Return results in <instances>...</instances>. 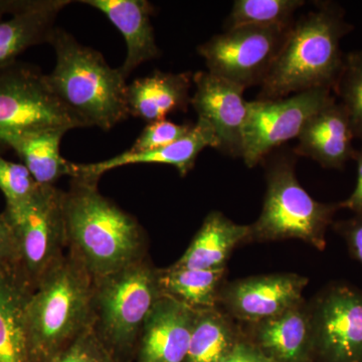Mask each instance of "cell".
<instances>
[{
	"label": "cell",
	"mask_w": 362,
	"mask_h": 362,
	"mask_svg": "<svg viewBox=\"0 0 362 362\" xmlns=\"http://www.w3.org/2000/svg\"><path fill=\"white\" fill-rule=\"evenodd\" d=\"M303 0H235L226 30L243 25H292Z\"/></svg>",
	"instance_id": "26"
},
{
	"label": "cell",
	"mask_w": 362,
	"mask_h": 362,
	"mask_svg": "<svg viewBox=\"0 0 362 362\" xmlns=\"http://www.w3.org/2000/svg\"><path fill=\"white\" fill-rule=\"evenodd\" d=\"M81 128L49 89L45 75L16 62L0 70V156L9 143L28 131Z\"/></svg>",
	"instance_id": "8"
},
{
	"label": "cell",
	"mask_w": 362,
	"mask_h": 362,
	"mask_svg": "<svg viewBox=\"0 0 362 362\" xmlns=\"http://www.w3.org/2000/svg\"><path fill=\"white\" fill-rule=\"evenodd\" d=\"M98 181L71 178L63 195L66 252L93 279L146 259L148 247L137 218L100 194Z\"/></svg>",
	"instance_id": "1"
},
{
	"label": "cell",
	"mask_w": 362,
	"mask_h": 362,
	"mask_svg": "<svg viewBox=\"0 0 362 362\" xmlns=\"http://www.w3.org/2000/svg\"><path fill=\"white\" fill-rule=\"evenodd\" d=\"M101 349L90 328L47 362H98Z\"/></svg>",
	"instance_id": "30"
},
{
	"label": "cell",
	"mask_w": 362,
	"mask_h": 362,
	"mask_svg": "<svg viewBox=\"0 0 362 362\" xmlns=\"http://www.w3.org/2000/svg\"><path fill=\"white\" fill-rule=\"evenodd\" d=\"M54 1L56 0H0V18L6 14L14 16L45 8L52 6Z\"/></svg>",
	"instance_id": "34"
},
{
	"label": "cell",
	"mask_w": 362,
	"mask_h": 362,
	"mask_svg": "<svg viewBox=\"0 0 362 362\" xmlns=\"http://www.w3.org/2000/svg\"><path fill=\"white\" fill-rule=\"evenodd\" d=\"M185 362H218L244 338L242 325L218 307L194 310Z\"/></svg>",
	"instance_id": "24"
},
{
	"label": "cell",
	"mask_w": 362,
	"mask_h": 362,
	"mask_svg": "<svg viewBox=\"0 0 362 362\" xmlns=\"http://www.w3.org/2000/svg\"><path fill=\"white\" fill-rule=\"evenodd\" d=\"M313 362H362V290L324 288L308 304Z\"/></svg>",
	"instance_id": "11"
},
{
	"label": "cell",
	"mask_w": 362,
	"mask_h": 362,
	"mask_svg": "<svg viewBox=\"0 0 362 362\" xmlns=\"http://www.w3.org/2000/svg\"><path fill=\"white\" fill-rule=\"evenodd\" d=\"M192 82L195 93L190 104L199 118L213 128L218 150L233 158L242 157L249 105L244 98L246 89L209 71H197Z\"/></svg>",
	"instance_id": "13"
},
{
	"label": "cell",
	"mask_w": 362,
	"mask_h": 362,
	"mask_svg": "<svg viewBox=\"0 0 362 362\" xmlns=\"http://www.w3.org/2000/svg\"><path fill=\"white\" fill-rule=\"evenodd\" d=\"M250 226L238 225L221 211L206 216L189 247L173 267L192 270L226 268L233 250L247 243Z\"/></svg>",
	"instance_id": "20"
},
{
	"label": "cell",
	"mask_w": 362,
	"mask_h": 362,
	"mask_svg": "<svg viewBox=\"0 0 362 362\" xmlns=\"http://www.w3.org/2000/svg\"><path fill=\"white\" fill-rule=\"evenodd\" d=\"M163 296L148 258L94 279L92 329L115 362H132L143 325Z\"/></svg>",
	"instance_id": "5"
},
{
	"label": "cell",
	"mask_w": 362,
	"mask_h": 362,
	"mask_svg": "<svg viewBox=\"0 0 362 362\" xmlns=\"http://www.w3.org/2000/svg\"><path fill=\"white\" fill-rule=\"evenodd\" d=\"M354 160L357 164V181L356 188L352 194L349 195V199L339 202L340 209H346L351 211L352 213H362V147L356 150Z\"/></svg>",
	"instance_id": "35"
},
{
	"label": "cell",
	"mask_w": 362,
	"mask_h": 362,
	"mask_svg": "<svg viewBox=\"0 0 362 362\" xmlns=\"http://www.w3.org/2000/svg\"><path fill=\"white\" fill-rule=\"evenodd\" d=\"M98 362H115L113 361V358L110 356V354L106 351L102 347L101 352H100L99 359H98Z\"/></svg>",
	"instance_id": "36"
},
{
	"label": "cell",
	"mask_w": 362,
	"mask_h": 362,
	"mask_svg": "<svg viewBox=\"0 0 362 362\" xmlns=\"http://www.w3.org/2000/svg\"><path fill=\"white\" fill-rule=\"evenodd\" d=\"M295 21L282 51L261 86L257 100H277L305 90H333L342 71L341 40L354 30L345 11L332 1Z\"/></svg>",
	"instance_id": "2"
},
{
	"label": "cell",
	"mask_w": 362,
	"mask_h": 362,
	"mask_svg": "<svg viewBox=\"0 0 362 362\" xmlns=\"http://www.w3.org/2000/svg\"><path fill=\"white\" fill-rule=\"evenodd\" d=\"M207 147L218 150L220 143L211 126L199 118L185 137L168 146L138 153H132L127 150L119 156L96 163H74L73 177L100 180L101 176L108 171L139 163L166 164L177 169L181 176H185L194 168L199 153Z\"/></svg>",
	"instance_id": "15"
},
{
	"label": "cell",
	"mask_w": 362,
	"mask_h": 362,
	"mask_svg": "<svg viewBox=\"0 0 362 362\" xmlns=\"http://www.w3.org/2000/svg\"><path fill=\"white\" fill-rule=\"evenodd\" d=\"M332 226L346 243L352 258L362 265V213L356 214L347 220L335 221Z\"/></svg>",
	"instance_id": "32"
},
{
	"label": "cell",
	"mask_w": 362,
	"mask_h": 362,
	"mask_svg": "<svg viewBox=\"0 0 362 362\" xmlns=\"http://www.w3.org/2000/svg\"><path fill=\"white\" fill-rule=\"evenodd\" d=\"M194 312L162 296L143 325L132 362H185Z\"/></svg>",
	"instance_id": "14"
},
{
	"label": "cell",
	"mask_w": 362,
	"mask_h": 362,
	"mask_svg": "<svg viewBox=\"0 0 362 362\" xmlns=\"http://www.w3.org/2000/svg\"><path fill=\"white\" fill-rule=\"evenodd\" d=\"M81 4L101 11L122 33L127 54L119 70L126 80L143 63L160 56L151 23L154 6L147 0H83Z\"/></svg>",
	"instance_id": "18"
},
{
	"label": "cell",
	"mask_w": 362,
	"mask_h": 362,
	"mask_svg": "<svg viewBox=\"0 0 362 362\" xmlns=\"http://www.w3.org/2000/svg\"><path fill=\"white\" fill-rule=\"evenodd\" d=\"M194 124H177L171 121L149 123L128 151L132 153L163 148L185 137Z\"/></svg>",
	"instance_id": "29"
},
{
	"label": "cell",
	"mask_w": 362,
	"mask_h": 362,
	"mask_svg": "<svg viewBox=\"0 0 362 362\" xmlns=\"http://www.w3.org/2000/svg\"><path fill=\"white\" fill-rule=\"evenodd\" d=\"M226 268L213 270L158 269L159 287L163 296L173 298L185 306L201 310L216 308L225 284Z\"/></svg>",
	"instance_id": "25"
},
{
	"label": "cell",
	"mask_w": 362,
	"mask_h": 362,
	"mask_svg": "<svg viewBox=\"0 0 362 362\" xmlns=\"http://www.w3.org/2000/svg\"><path fill=\"white\" fill-rule=\"evenodd\" d=\"M242 328L245 337L271 362H313L310 316L305 301L280 315Z\"/></svg>",
	"instance_id": "16"
},
{
	"label": "cell",
	"mask_w": 362,
	"mask_h": 362,
	"mask_svg": "<svg viewBox=\"0 0 362 362\" xmlns=\"http://www.w3.org/2000/svg\"><path fill=\"white\" fill-rule=\"evenodd\" d=\"M192 77L190 73L156 70L146 77L136 78L127 86L130 116L149 124L164 120L175 112H187L192 101Z\"/></svg>",
	"instance_id": "19"
},
{
	"label": "cell",
	"mask_w": 362,
	"mask_h": 362,
	"mask_svg": "<svg viewBox=\"0 0 362 362\" xmlns=\"http://www.w3.org/2000/svg\"><path fill=\"white\" fill-rule=\"evenodd\" d=\"M94 279L68 254L30 293L25 308L32 362H47L92 328Z\"/></svg>",
	"instance_id": "4"
},
{
	"label": "cell",
	"mask_w": 362,
	"mask_h": 362,
	"mask_svg": "<svg viewBox=\"0 0 362 362\" xmlns=\"http://www.w3.org/2000/svg\"><path fill=\"white\" fill-rule=\"evenodd\" d=\"M40 187L23 163L0 156V190L6 197V206H18L30 201Z\"/></svg>",
	"instance_id": "28"
},
{
	"label": "cell",
	"mask_w": 362,
	"mask_h": 362,
	"mask_svg": "<svg viewBox=\"0 0 362 362\" xmlns=\"http://www.w3.org/2000/svg\"><path fill=\"white\" fill-rule=\"evenodd\" d=\"M294 25V23H293ZM292 25H243L197 47L209 73L247 88L262 86L289 37Z\"/></svg>",
	"instance_id": "9"
},
{
	"label": "cell",
	"mask_w": 362,
	"mask_h": 362,
	"mask_svg": "<svg viewBox=\"0 0 362 362\" xmlns=\"http://www.w3.org/2000/svg\"><path fill=\"white\" fill-rule=\"evenodd\" d=\"M245 334V333H244ZM218 362H271L261 350L244 337L237 346Z\"/></svg>",
	"instance_id": "33"
},
{
	"label": "cell",
	"mask_w": 362,
	"mask_h": 362,
	"mask_svg": "<svg viewBox=\"0 0 362 362\" xmlns=\"http://www.w3.org/2000/svg\"><path fill=\"white\" fill-rule=\"evenodd\" d=\"M354 131L342 105L334 102L309 119L298 136L294 151L309 157L324 168L342 169L356 156Z\"/></svg>",
	"instance_id": "17"
},
{
	"label": "cell",
	"mask_w": 362,
	"mask_h": 362,
	"mask_svg": "<svg viewBox=\"0 0 362 362\" xmlns=\"http://www.w3.org/2000/svg\"><path fill=\"white\" fill-rule=\"evenodd\" d=\"M30 295L21 280L0 272V362H32L25 324Z\"/></svg>",
	"instance_id": "23"
},
{
	"label": "cell",
	"mask_w": 362,
	"mask_h": 362,
	"mask_svg": "<svg viewBox=\"0 0 362 362\" xmlns=\"http://www.w3.org/2000/svg\"><path fill=\"white\" fill-rule=\"evenodd\" d=\"M337 100L333 90L314 89L277 100L247 105L242 158L249 168L265 160L273 149L299 136L312 116Z\"/></svg>",
	"instance_id": "10"
},
{
	"label": "cell",
	"mask_w": 362,
	"mask_h": 362,
	"mask_svg": "<svg viewBox=\"0 0 362 362\" xmlns=\"http://www.w3.org/2000/svg\"><path fill=\"white\" fill-rule=\"evenodd\" d=\"M63 195L56 185L40 187L30 201L4 209L18 247L20 278L30 293L65 257Z\"/></svg>",
	"instance_id": "7"
},
{
	"label": "cell",
	"mask_w": 362,
	"mask_h": 362,
	"mask_svg": "<svg viewBox=\"0 0 362 362\" xmlns=\"http://www.w3.org/2000/svg\"><path fill=\"white\" fill-rule=\"evenodd\" d=\"M70 4V0H56L51 6L0 21V70L16 64L30 47L51 45L57 16Z\"/></svg>",
	"instance_id": "22"
},
{
	"label": "cell",
	"mask_w": 362,
	"mask_h": 362,
	"mask_svg": "<svg viewBox=\"0 0 362 362\" xmlns=\"http://www.w3.org/2000/svg\"><path fill=\"white\" fill-rule=\"evenodd\" d=\"M69 130L45 128L28 131L9 143L21 163L40 187H52L63 176H74V163L66 160L59 152L62 138Z\"/></svg>",
	"instance_id": "21"
},
{
	"label": "cell",
	"mask_w": 362,
	"mask_h": 362,
	"mask_svg": "<svg viewBox=\"0 0 362 362\" xmlns=\"http://www.w3.org/2000/svg\"><path fill=\"white\" fill-rule=\"evenodd\" d=\"M295 159L277 156L267 164V189L263 209L250 225V242L301 240L319 251L326 247V233L339 204L315 201L295 175Z\"/></svg>",
	"instance_id": "6"
},
{
	"label": "cell",
	"mask_w": 362,
	"mask_h": 362,
	"mask_svg": "<svg viewBox=\"0 0 362 362\" xmlns=\"http://www.w3.org/2000/svg\"><path fill=\"white\" fill-rule=\"evenodd\" d=\"M0 272L21 280L18 247L11 226L4 213L0 214Z\"/></svg>",
	"instance_id": "31"
},
{
	"label": "cell",
	"mask_w": 362,
	"mask_h": 362,
	"mask_svg": "<svg viewBox=\"0 0 362 362\" xmlns=\"http://www.w3.org/2000/svg\"><path fill=\"white\" fill-rule=\"evenodd\" d=\"M333 93L349 116L354 137L362 142V51L345 54Z\"/></svg>",
	"instance_id": "27"
},
{
	"label": "cell",
	"mask_w": 362,
	"mask_h": 362,
	"mask_svg": "<svg viewBox=\"0 0 362 362\" xmlns=\"http://www.w3.org/2000/svg\"><path fill=\"white\" fill-rule=\"evenodd\" d=\"M308 278L297 274L254 276L225 283L218 308L240 325L273 318L303 302Z\"/></svg>",
	"instance_id": "12"
},
{
	"label": "cell",
	"mask_w": 362,
	"mask_h": 362,
	"mask_svg": "<svg viewBox=\"0 0 362 362\" xmlns=\"http://www.w3.org/2000/svg\"><path fill=\"white\" fill-rule=\"evenodd\" d=\"M51 45L56 66L45 80L81 128L109 131L129 118L128 85L119 68H111L101 52L62 28H57Z\"/></svg>",
	"instance_id": "3"
}]
</instances>
